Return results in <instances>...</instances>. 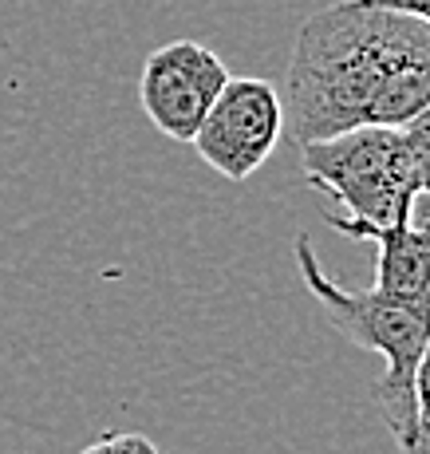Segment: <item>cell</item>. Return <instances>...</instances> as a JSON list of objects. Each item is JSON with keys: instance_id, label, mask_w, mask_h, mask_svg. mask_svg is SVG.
<instances>
[{"instance_id": "obj_1", "label": "cell", "mask_w": 430, "mask_h": 454, "mask_svg": "<svg viewBox=\"0 0 430 454\" xmlns=\"http://www.w3.org/2000/svg\"><path fill=\"white\" fill-rule=\"evenodd\" d=\"M430 107V24L344 0L304 20L288 59V130L301 146L364 127L403 130Z\"/></svg>"}, {"instance_id": "obj_2", "label": "cell", "mask_w": 430, "mask_h": 454, "mask_svg": "<svg viewBox=\"0 0 430 454\" xmlns=\"http://www.w3.org/2000/svg\"><path fill=\"white\" fill-rule=\"evenodd\" d=\"M301 166L312 190L344 206V214H324L328 225L356 241H379L391 230H407L410 206L423 194L407 143L387 127L348 130L301 146Z\"/></svg>"}, {"instance_id": "obj_3", "label": "cell", "mask_w": 430, "mask_h": 454, "mask_svg": "<svg viewBox=\"0 0 430 454\" xmlns=\"http://www.w3.org/2000/svg\"><path fill=\"white\" fill-rule=\"evenodd\" d=\"M296 269L332 325L356 348L383 356L387 368L375 383V395H379L387 431L395 434V442H403L410 431V419H415V372L430 340V309L395 301V296H383L375 289H344L324 273L309 233L296 238Z\"/></svg>"}, {"instance_id": "obj_4", "label": "cell", "mask_w": 430, "mask_h": 454, "mask_svg": "<svg viewBox=\"0 0 430 454\" xmlns=\"http://www.w3.org/2000/svg\"><path fill=\"white\" fill-rule=\"evenodd\" d=\"M280 135H285V99L277 87L257 75H230L190 146L222 178L245 182L269 162Z\"/></svg>"}, {"instance_id": "obj_5", "label": "cell", "mask_w": 430, "mask_h": 454, "mask_svg": "<svg viewBox=\"0 0 430 454\" xmlns=\"http://www.w3.org/2000/svg\"><path fill=\"white\" fill-rule=\"evenodd\" d=\"M225 83H230V67L214 48L198 40H174L146 56L138 99L154 130H162L174 143H194L198 127L206 123Z\"/></svg>"}, {"instance_id": "obj_6", "label": "cell", "mask_w": 430, "mask_h": 454, "mask_svg": "<svg viewBox=\"0 0 430 454\" xmlns=\"http://www.w3.org/2000/svg\"><path fill=\"white\" fill-rule=\"evenodd\" d=\"M379 261H375V293L395 296L407 304L430 309V246L415 230H391L379 241Z\"/></svg>"}, {"instance_id": "obj_7", "label": "cell", "mask_w": 430, "mask_h": 454, "mask_svg": "<svg viewBox=\"0 0 430 454\" xmlns=\"http://www.w3.org/2000/svg\"><path fill=\"white\" fill-rule=\"evenodd\" d=\"M403 454H430V340L415 372V419H410L407 439L399 442Z\"/></svg>"}, {"instance_id": "obj_8", "label": "cell", "mask_w": 430, "mask_h": 454, "mask_svg": "<svg viewBox=\"0 0 430 454\" xmlns=\"http://www.w3.org/2000/svg\"><path fill=\"white\" fill-rule=\"evenodd\" d=\"M399 135H403V143H407L410 159H415L418 182H423V194H430V107L418 119H410Z\"/></svg>"}, {"instance_id": "obj_9", "label": "cell", "mask_w": 430, "mask_h": 454, "mask_svg": "<svg viewBox=\"0 0 430 454\" xmlns=\"http://www.w3.org/2000/svg\"><path fill=\"white\" fill-rule=\"evenodd\" d=\"M146 447H151V439H146V434L111 431V434H103V439H95L91 447H83L79 454H143Z\"/></svg>"}, {"instance_id": "obj_10", "label": "cell", "mask_w": 430, "mask_h": 454, "mask_svg": "<svg viewBox=\"0 0 430 454\" xmlns=\"http://www.w3.org/2000/svg\"><path fill=\"white\" fill-rule=\"evenodd\" d=\"M359 4L387 8V12H403V16H415V20L430 24V0H359Z\"/></svg>"}, {"instance_id": "obj_11", "label": "cell", "mask_w": 430, "mask_h": 454, "mask_svg": "<svg viewBox=\"0 0 430 454\" xmlns=\"http://www.w3.org/2000/svg\"><path fill=\"white\" fill-rule=\"evenodd\" d=\"M410 230L430 246V194H418L415 206H410Z\"/></svg>"}, {"instance_id": "obj_12", "label": "cell", "mask_w": 430, "mask_h": 454, "mask_svg": "<svg viewBox=\"0 0 430 454\" xmlns=\"http://www.w3.org/2000/svg\"><path fill=\"white\" fill-rule=\"evenodd\" d=\"M143 454H158V447H154V442H151V447H146V450H143Z\"/></svg>"}]
</instances>
